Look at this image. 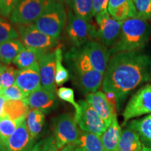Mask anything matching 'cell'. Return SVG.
Here are the masks:
<instances>
[{"label": "cell", "mask_w": 151, "mask_h": 151, "mask_svg": "<svg viewBox=\"0 0 151 151\" xmlns=\"http://www.w3.org/2000/svg\"><path fill=\"white\" fill-rule=\"evenodd\" d=\"M151 81V55L141 50L111 56L102 83L104 93H112L117 103L142 84Z\"/></svg>", "instance_id": "obj_1"}, {"label": "cell", "mask_w": 151, "mask_h": 151, "mask_svg": "<svg viewBox=\"0 0 151 151\" xmlns=\"http://www.w3.org/2000/svg\"><path fill=\"white\" fill-rule=\"evenodd\" d=\"M65 58L73 83L81 92L92 93L102 86L104 74L94 69L82 47L71 48Z\"/></svg>", "instance_id": "obj_2"}, {"label": "cell", "mask_w": 151, "mask_h": 151, "mask_svg": "<svg viewBox=\"0 0 151 151\" xmlns=\"http://www.w3.org/2000/svg\"><path fill=\"white\" fill-rule=\"evenodd\" d=\"M151 39V24L133 18L122 22L118 40L109 49L111 55L122 52L141 50Z\"/></svg>", "instance_id": "obj_3"}, {"label": "cell", "mask_w": 151, "mask_h": 151, "mask_svg": "<svg viewBox=\"0 0 151 151\" xmlns=\"http://www.w3.org/2000/svg\"><path fill=\"white\" fill-rule=\"evenodd\" d=\"M67 16L63 2L53 1L34 24L41 32L58 39L65 25Z\"/></svg>", "instance_id": "obj_4"}, {"label": "cell", "mask_w": 151, "mask_h": 151, "mask_svg": "<svg viewBox=\"0 0 151 151\" xmlns=\"http://www.w3.org/2000/svg\"><path fill=\"white\" fill-rule=\"evenodd\" d=\"M54 0H20L10 16L11 23L34 24Z\"/></svg>", "instance_id": "obj_5"}, {"label": "cell", "mask_w": 151, "mask_h": 151, "mask_svg": "<svg viewBox=\"0 0 151 151\" xmlns=\"http://www.w3.org/2000/svg\"><path fill=\"white\" fill-rule=\"evenodd\" d=\"M67 32L75 47H82L97 37L96 27L91 22L83 20L69 9L67 14Z\"/></svg>", "instance_id": "obj_6"}, {"label": "cell", "mask_w": 151, "mask_h": 151, "mask_svg": "<svg viewBox=\"0 0 151 151\" xmlns=\"http://www.w3.org/2000/svg\"><path fill=\"white\" fill-rule=\"evenodd\" d=\"M19 37L27 48L48 51L58 45V39L48 36L36 27L35 24L16 25Z\"/></svg>", "instance_id": "obj_7"}, {"label": "cell", "mask_w": 151, "mask_h": 151, "mask_svg": "<svg viewBox=\"0 0 151 151\" xmlns=\"http://www.w3.org/2000/svg\"><path fill=\"white\" fill-rule=\"evenodd\" d=\"M80 133L75 118L69 113H63L55 119V140L58 150L67 145H73L78 140Z\"/></svg>", "instance_id": "obj_8"}, {"label": "cell", "mask_w": 151, "mask_h": 151, "mask_svg": "<svg viewBox=\"0 0 151 151\" xmlns=\"http://www.w3.org/2000/svg\"><path fill=\"white\" fill-rule=\"evenodd\" d=\"M80 109L75 113V120L82 131L100 136L109 127L108 124L86 101H78Z\"/></svg>", "instance_id": "obj_9"}, {"label": "cell", "mask_w": 151, "mask_h": 151, "mask_svg": "<svg viewBox=\"0 0 151 151\" xmlns=\"http://www.w3.org/2000/svg\"><path fill=\"white\" fill-rule=\"evenodd\" d=\"M151 114V84L143 86L130 98L122 113L124 124L132 118Z\"/></svg>", "instance_id": "obj_10"}, {"label": "cell", "mask_w": 151, "mask_h": 151, "mask_svg": "<svg viewBox=\"0 0 151 151\" xmlns=\"http://www.w3.org/2000/svg\"><path fill=\"white\" fill-rule=\"evenodd\" d=\"M95 20L97 24L98 39L107 48H111L120 37L122 22L113 19L108 11L97 15Z\"/></svg>", "instance_id": "obj_11"}, {"label": "cell", "mask_w": 151, "mask_h": 151, "mask_svg": "<svg viewBox=\"0 0 151 151\" xmlns=\"http://www.w3.org/2000/svg\"><path fill=\"white\" fill-rule=\"evenodd\" d=\"M95 70L104 74L110 60L111 53L106 46L97 41H91L82 46Z\"/></svg>", "instance_id": "obj_12"}, {"label": "cell", "mask_w": 151, "mask_h": 151, "mask_svg": "<svg viewBox=\"0 0 151 151\" xmlns=\"http://www.w3.org/2000/svg\"><path fill=\"white\" fill-rule=\"evenodd\" d=\"M22 101L30 108L37 109L43 113H50L58 106L55 94L48 91L43 87L32 92Z\"/></svg>", "instance_id": "obj_13"}, {"label": "cell", "mask_w": 151, "mask_h": 151, "mask_svg": "<svg viewBox=\"0 0 151 151\" xmlns=\"http://www.w3.org/2000/svg\"><path fill=\"white\" fill-rule=\"evenodd\" d=\"M15 84L27 95L41 88L39 62L25 69H19Z\"/></svg>", "instance_id": "obj_14"}, {"label": "cell", "mask_w": 151, "mask_h": 151, "mask_svg": "<svg viewBox=\"0 0 151 151\" xmlns=\"http://www.w3.org/2000/svg\"><path fill=\"white\" fill-rule=\"evenodd\" d=\"M41 86L48 91L55 94V54L49 52L45 54L39 61Z\"/></svg>", "instance_id": "obj_15"}, {"label": "cell", "mask_w": 151, "mask_h": 151, "mask_svg": "<svg viewBox=\"0 0 151 151\" xmlns=\"http://www.w3.org/2000/svg\"><path fill=\"white\" fill-rule=\"evenodd\" d=\"M86 101L104 120L108 126L110 125L113 118L116 116V109L111 104L106 94L101 91L90 93L86 95Z\"/></svg>", "instance_id": "obj_16"}, {"label": "cell", "mask_w": 151, "mask_h": 151, "mask_svg": "<svg viewBox=\"0 0 151 151\" xmlns=\"http://www.w3.org/2000/svg\"><path fill=\"white\" fill-rule=\"evenodd\" d=\"M35 140L24 120L6 143V151H27L34 146Z\"/></svg>", "instance_id": "obj_17"}, {"label": "cell", "mask_w": 151, "mask_h": 151, "mask_svg": "<svg viewBox=\"0 0 151 151\" xmlns=\"http://www.w3.org/2000/svg\"><path fill=\"white\" fill-rule=\"evenodd\" d=\"M107 11L113 19L119 22L137 18L133 0H109Z\"/></svg>", "instance_id": "obj_18"}, {"label": "cell", "mask_w": 151, "mask_h": 151, "mask_svg": "<svg viewBox=\"0 0 151 151\" xmlns=\"http://www.w3.org/2000/svg\"><path fill=\"white\" fill-rule=\"evenodd\" d=\"M122 130L119 124L117 116L113 118L112 122L104 133L101 136L104 148L105 151H117L119 141L121 137Z\"/></svg>", "instance_id": "obj_19"}, {"label": "cell", "mask_w": 151, "mask_h": 151, "mask_svg": "<svg viewBox=\"0 0 151 151\" xmlns=\"http://www.w3.org/2000/svg\"><path fill=\"white\" fill-rule=\"evenodd\" d=\"M72 146L77 151H105L100 136L83 131Z\"/></svg>", "instance_id": "obj_20"}, {"label": "cell", "mask_w": 151, "mask_h": 151, "mask_svg": "<svg viewBox=\"0 0 151 151\" xmlns=\"http://www.w3.org/2000/svg\"><path fill=\"white\" fill-rule=\"evenodd\" d=\"M127 127L139 134L143 146L151 148V114L132 120L127 124Z\"/></svg>", "instance_id": "obj_21"}, {"label": "cell", "mask_w": 151, "mask_h": 151, "mask_svg": "<svg viewBox=\"0 0 151 151\" xmlns=\"http://www.w3.org/2000/svg\"><path fill=\"white\" fill-rule=\"evenodd\" d=\"M143 147L137 132L128 127L122 130L117 151H140Z\"/></svg>", "instance_id": "obj_22"}, {"label": "cell", "mask_w": 151, "mask_h": 151, "mask_svg": "<svg viewBox=\"0 0 151 151\" xmlns=\"http://www.w3.org/2000/svg\"><path fill=\"white\" fill-rule=\"evenodd\" d=\"M48 52H49L24 47L14 60L13 63L18 69H25L39 62L41 58Z\"/></svg>", "instance_id": "obj_23"}, {"label": "cell", "mask_w": 151, "mask_h": 151, "mask_svg": "<svg viewBox=\"0 0 151 151\" xmlns=\"http://www.w3.org/2000/svg\"><path fill=\"white\" fill-rule=\"evenodd\" d=\"M24 48L18 39H11L0 44V62L5 65H11L16 56Z\"/></svg>", "instance_id": "obj_24"}, {"label": "cell", "mask_w": 151, "mask_h": 151, "mask_svg": "<svg viewBox=\"0 0 151 151\" xmlns=\"http://www.w3.org/2000/svg\"><path fill=\"white\" fill-rule=\"evenodd\" d=\"M29 106L22 100H6L4 116L12 120L25 119L29 113Z\"/></svg>", "instance_id": "obj_25"}, {"label": "cell", "mask_w": 151, "mask_h": 151, "mask_svg": "<svg viewBox=\"0 0 151 151\" xmlns=\"http://www.w3.org/2000/svg\"><path fill=\"white\" fill-rule=\"evenodd\" d=\"M76 16L88 22H91L93 15V0H72L69 4Z\"/></svg>", "instance_id": "obj_26"}, {"label": "cell", "mask_w": 151, "mask_h": 151, "mask_svg": "<svg viewBox=\"0 0 151 151\" xmlns=\"http://www.w3.org/2000/svg\"><path fill=\"white\" fill-rule=\"evenodd\" d=\"M28 129L34 139H36L42 132L45 124V114L37 109H32L27 116Z\"/></svg>", "instance_id": "obj_27"}, {"label": "cell", "mask_w": 151, "mask_h": 151, "mask_svg": "<svg viewBox=\"0 0 151 151\" xmlns=\"http://www.w3.org/2000/svg\"><path fill=\"white\" fill-rule=\"evenodd\" d=\"M25 119L14 120L4 116L0 118V139L5 143Z\"/></svg>", "instance_id": "obj_28"}, {"label": "cell", "mask_w": 151, "mask_h": 151, "mask_svg": "<svg viewBox=\"0 0 151 151\" xmlns=\"http://www.w3.org/2000/svg\"><path fill=\"white\" fill-rule=\"evenodd\" d=\"M55 84L58 86H62L66 82H67L70 78V73L69 70L64 67L62 64L63 54L61 48H58L55 50Z\"/></svg>", "instance_id": "obj_29"}, {"label": "cell", "mask_w": 151, "mask_h": 151, "mask_svg": "<svg viewBox=\"0 0 151 151\" xmlns=\"http://www.w3.org/2000/svg\"><path fill=\"white\" fill-rule=\"evenodd\" d=\"M17 29L10 22L0 16V44L11 39H18Z\"/></svg>", "instance_id": "obj_30"}, {"label": "cell", "mask_w": 151, "mask_h": 151, "mask_svg": "<svg viewBox=\"0 0 151 151\" xmlns=\"http://www.w3.org/2000/svg\"><path fill=\"white\" fill-rule=\"evenodd\" d=\"M137 18L148 20L151 19V0H133Z\"/></svg>", "instance_id": "obj_31"}, {"label": "cell", "mask_w": 151, "mask_h": 151, "mask_svg": "<svg viewBox=\"0 0 151 151\" xmlns=\"http://www.w3.org/2000/svg\"><path fill=\"white\" fill-rule=\"evenodd\" d=\"M18 71L19 69L12 65H4L1 76V89H5L15 85Z\"/></svg>", "instance_id": "obj_32"}, {"label": "cell", "mask_w": 151, "mask_h": 151, "mask_svg": "<svg viewBox=\"0 0 151 151\" xmlns=\"http://www.w3.org/2000/svg\"><path fill=\"white\" fill-rule=\"evenodd\" d=\"M0 95H2L6 100H23L27 96L16 84L5 89H1Z\"/></svg>", "instance_id": "obj_33"}, {"label": "cell", "mask_w": 151, "mask_h": 151, "mask_svg": "<svg viewBox=\"0 0 151 151\" xmlns=\"http://www.w3.org/2000/svg\"><path fill=\"white\" fill-rule=\"evenodd\" d=\"M57 95L60 99L67 102L71 104L74 107L75 111H78L80 109V106L78 103L76 102L74 98V92L71 88L62 87L57 90Z\"/></svg>", "instance_id": "obj_34"}, {"label": "cell", "mask_w": 151, "mask_h": 151, "mask_svg": "<svg viewBox=\"0 0 151 151\" xmlns=\"http://www.w3.org/2000/svg\"><path fill=\"white\" fill-rule=\"evenodd\" d=\"M20 0H0V16L10 18L11 14Z\"/></svg>", "instance_id": "obj_35"}, {"label": "cell", "mask_w": 151, "mask_h": 151, "mask_svg": "<svg viewBox=\"0 0 151 151\" xmlns=\"http://www.w3.org/2000/svg\"><path fill=\"white\" fill-rule=\"evenodd\" d=\"M109 0H93V15H97L107 11Z\"/></svg>", "instance_id": "obj_36"}, {"label": "cell", "mask_w": 151, "mask_h": 151, "mask_svg": "<svg viewBox=\"0 0 151 151\" xmlns=\"http://www.w3.org/2000/svg\"><path fill=\"white\" fill-rule=\"evenodd\" d=\"M42 151H58L54 137H50L43 141Z\"/></svg>", "instance_id": "obj_37"}, {"label": "cell", "mask_w": 151, "mask_h": 151, "mask_svg": "<svg viewBox=\"0 0 151 151\" xmlns=\"http://www.w3.org/2000/svg\"><path fill=\"white\" fill-rule=\"evenodd\" d=\"M6 101V99L2 95H0V118L4 116Z\"/></svg>", "instance_id": "obj_38"}, {"label": "cell", "mask_w": 151, "mask_h": 151, "mask_svg": "<svg viewBox=\"0 0 151 151\" xmlns=\"http://www.w3.org/2000/svg\"><path fill=\"white\" fill-rule=\"evenodd\" d=\"M43 141H40L37 144L34 145L29 150L27 151H42V146H43Z\"/></svg>", "instance_id": "obj_39"}, {"label": "cell", "mask_w": 151, "mask_h": 151, "mask_svg": "<svg viewBox=\"0 0 151 151\" xmlns=\"http://www.w3.org/2000/svg\"><path fill=\"white\" fill-rule=\"evenodd\" d=\"M60 151H77V150H76V148L72 146V145H67V146L64 147V148Z\"/></svg>", "instance_id": "obj_40"}, {"label": "cell", "mask_w": 151, "mask_h": 151, "mask_svg": "<svg viewBox=\"0 0 151 151\" xmlns=\"http://www.w3.org/2000/svg\"><path fill=\"white\" fill-rule=\"evenodd\" d=\"M0 151H6L5 143L3 142L1 139H0Z\"/></svg>", "instance_id": "obj_41"}, {"label": "cell", "mask_w": 151, "mask_h": 151, "mask_svg": "<svg viewBox=\"0 0 151 151\" xmlns=\"http://www.w3.org/2000/svg\"><path fill=\"white\" fill-rule=\"evenodd\" d=\"M3 71H4V65L0 68V90H1V76H2Z\"/></svg>", "instance_id": "obj_42"}, {"label": "cell", "mask_w": 151, "mask_h": 151, "mask_svg": "<svg viewBox=\"0 0 151 151\" xmlns=\"http://www.w3.org/2000/svg\"><path fill=\"white\" fill-rule=\"evenodd\" d=\"M140 151H151V148H148V147L143 146L142 150Z\"/></svg>", "instance_id": "obj_43"}, {"label": "cell", "mask_w": 151, "mask_h": 151, "mask_svg": "<svg viewBox=\"0 0 151 151\" xmlns=\"http://www.w3.org/2000/svg\"><path fill=\"white\" fill-rule=\"evenodd\" d=\"M71 1H72V0H63V2L67 4L68 5H69V4L71 3Z\"/></svg>", "instance_id": "obj_44"}, {"label": "cell", "mask_w": 151, "mask_h": 151, "mask_svg": "<svg viewBox=\"0 0 151 151\" xmlns=\"http://www.w3.org/2000/svg\"><path fill=\"white\" fill-rule=\"evenodd\" d=\"M54 1H61V2H63V0H54ZM64 3V2H63Z\"/></svg>", "instance_id": "obj_45"}, {"label": "cell", "mask_w": 151, "mask_h": 151, "mask_svg": "<svg viewBox=\"0 0 151 151\" xmlns=\"http://www.w3.org/2000/svg\"><path fill=\"white\" fill-rule=\"evenodd\" d=\"M2 66H3V65H2V64H1V62H0V68H1V67H2Z\"/></svg>", "instance_id": "obj_46"}]
</instances>
